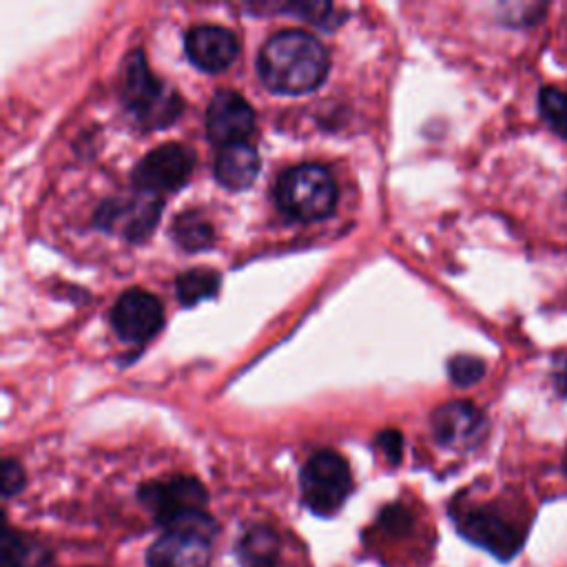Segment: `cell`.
Instances as JSON below:
<instances>
[{
  "label": "cell",
  "mask_w": 567,
  "mask_h": 567,
  "mask_svg": "<svg viewBox=\"0 0 567 567\" xmlns=\"http://www.w3.org/2000/svg\"><path fill=\"white\" fill-rule=\"evenodd\" d=\"M257 73L272 93L301 95L326 80L328 53L323 44L306 31H279L261 47Z\"/></svg>",
  "instance_id": "1"
},
{
  "label": "cell",
  "mask_w": 567,
  "mask_h": 567,
  "mask_svg": "<svg viewBox=\"0 0 567 567\" xmlns=\"http://www.w3.org/2000/svg\"><path fill=\"white\" fill-rule=\"evenodd\" d=\"M122 102L144 128L168 126L182 113L179 95L151 73L142 51H133L124 62Z\"/></svg>",
  "instance_id": "2"
},
{
  "label": "cell",
  "mask_w": 567,
  "mask_h": 567,
  "mask_svg": "<svg viewBox=\"0 0 567 567\" xmlns=\"http://www.w3.org/2000/svg\"><path fill=\"white\" fill-rule=\"evenodd\" d=\"M337 184L328 168L319 164H299L284 171L275 184L277 206L297 221H317L337 206Z\"/></svg>",
  "instance_id": "3"
},
{
  "label": "cell",
  "mask_w": 567,
  "mask_h": 567,
  "mask_svg": "<svg viewBox=\"0 0 567 567\" xmlns=\"http://www.w3.org/2000/svg\"><path fill=\"white\" fill-rule=\"evenodd\" d=\"M217 523L208 512H197L164 527L146 549L148 567H208Z\"/></svg>",
  "instance_id": "4"
},
{
  "label": "cell",
  "mask_w": 567,
  "mask_h": 567,
  "mask_svg": "<svg viewBox=\"0 0 567 567\" xmlns=\"http://www.w3.org/2000/svg\"><path fill=\"white\" fill-rule=\"evenodd\" d=\"M301 501L317 516H334L352 494V474L346 458L332 450L312 454L299 476Z\"/></svg>",
  "instance_id": "5"
},
{
  "label": "cell",
  "mask_w": 567,
  "mask_h": 567,
  "mask_svg": "<svg viewBox=\"0 0 567 567\" xmlns=\"http://www.w3.org/2000/svg\"><path fill=\"white\" fill-rule=\"evenodd\" d=\"M137 496L153 514L155 523L168 527L171 523L197 512H206L208 492L195 476H171L164 481H148L140 485Z\"/></svg>",
  "instance_id": "6"
},
{
  "label": "cell",
  "mask_w": 567,
  "mask_h": 567,
  "mask_svg": "<svg viewBox=\"0 0 567 567\" xmlns=\"http://www.w3.org/2000/svg\"><path fill=\"white\" fill-rule=\"evenodd\" d=\"M159 213L162 197L137 188V193L106 199L95 213V224L128 241H142L155 228Z\"/></svg>",
  "instance_id": "7"
},
{
  "label": "cell",
  "mask_w": 567,
  "mask_h": 567,
  "mask_svg": "<svg viewBox=\"0 0 567 567\" xmlns=\"http://www.w3.org/2000/svg\"><path fill=\"white\" fill-rule=\"evenodd\" d=\"M195 166V153L177 142L162 144L146 153L133 171V182L140 190L155 195L182 188Z\"/></svg>",
  "instance_id": "8"
},
{
  "label": "cell",
  "mask_w": 567,
  "mask_h": 567,
  "mask_svg": "<svg viewBox=\"0 0 567 567\" xmlns=\"http://www.w3.org/2000/svg\"><path fill=\"white\" fill-rule=\"evenodd\" d=\"M456 529L465 540L478 545L498 560L514 558L523 545L520 529L487 507L467 509L456 516Z\"/></svg>",
  "instance_id": "9"
},
{
  "label": "cell",
  "mask_w": 567,
  "mask_h": 567,
  "mask_svg": "<svg viewBox=\"0 0 567 567\" xmlns=\"http://www.w3.org/2000/svg\"><path fill=\"white\" fill-rule=\"evenodd\" d=\"M164 323L162 301L142 288H131L111 308V326L128 343L148 341Z\"/></svg>",
  "instance_id": "10"
},
{
  "label": "cell",
  "mask_w": 567,
  "mask_h": 567,
  "mask_svg": "<svg viewBox=\"0 0 567 567\" xmlns=\"http://www.w3.org/2000/svg\"><path fill=\"white\" fill-rule=\"evenodd\" d=\"M483 412L470 401H450L432 414V432L439 445L450 450H470L485 436Z\"/></svg>",
  "instance_id": "11"
},
{
  "label": "cell",
  "mask_w": 567,
  "mask_h": 567,
  "mask_svg": "<svg viewBox=\"0 0 567 567\" xmlns=\"http://www.w3.org/2000/svg\"><path fill=\"white\" fill-rule=\"evenodd\" d=\"M255 128L252 106L235 91H219L206 111V133L210 142L224 146L241 144Z\"/></svg>",
  "instance_id": "12"
},
{
  "label": "cell",
  "mask_w": 567,
  "mask_h": 567,
  "mask_svg": "<svg viewBox=\"0 0 567 567\" xmlns=\"http://www.w3.org/2000/svg\"><path fill=\"white\" fill-rule=\"evenodd\" d=\"M188 60L202 71H221L226 69L239 51L237 35L219 24H197L186 33L184 40Z\"/></svg>",
  "instance_id": "13"
},
{
  "label": "cell",
  "mask_w": 567,
  "mask_h": 567,
  "mask_svg": "<svg viewBox=\"0 0 567 567\" xmlns=\"http://www.w3.org/2000/svg\"><path fill=\"white\" fill-rule=\"evenodd\" d=\"M259 173V155L248 142L224 146L215 159V177L230 190L248 188Z\"/></svg>",
  "instance_id": "14"
},
{
  "label": "cell",
  "mask_w": 567,
  "mask_h": 567,
  "mask_svg": "<svg viewBox=\"0 0 567 567\" xmlns=\"http://www.w3.org/2000/svg\"><path fill=\"white\" fill-rule=\"evenodd\" d=\"M239 567H281V538L268 525H250L235 545Z\"/></svg>",
  "instance_id": "15"
},
{
  "label": "cell",
  "mask_w": 567,
  "mask_h": 567,
  "mask_svg": "<svg viewBox=\"0 0 567 567\" xmlns=\"http://www.w3.org/2000/svg\"><path fill=\"white\" fill-rule=\"evenodd\" d=\"M53 554L20 532L2 529L0 567H51Z\"/></svg>",
  "instance_id": "16"
},
{
  "label": "cell",
  "mask_w": 567,
  "mask_h": 567,
  "mask_svg": "<svg viewBox=\"0 0 567 567\" xmlns=\"http://www.w3.org/2000/svg\"><path fill=\"white\" fill-rule=\"evenodd\" d=\"M171 235L175 239V244L188 252L195 250H206L213 241H215V233L213 226L195 210H186L182 213L173 226H171Z\"/></svg>",
  "instance_id": "17"
},
{
  "label": "cell",
  "mask_w": 567,
  "mask_h": 567,
  "mask_svg": "<svg viewBox=\"0 0 567 567\" xmlns=\"http://www.w3.org/2000/svg\"><path fill=\"white\" fill-rule=\"evenodd\" d=\"M219 288V275L208 268L186 270L175 279V295L182 306H193L202 299H208Z\"/></svg>",
  "instance_id": "18"
},
{
  "label": "cell",
  "mask_w": 567,
  "mask_h": 567,
  "mask_svg": "<svg viewBox=\"0 0 567 567\" xmlns=\"http://www.w3.org/2000/svg\"><path fill=\"white\" fill-rule=\"evenodd\" d=\"M538 111L547 126L567 140V93L554 86H545L538 93Z\"/></svg>",
  "instance_id": "19"
},
{
  "label": "cell",
  "mask_w": 567,
  "mask_h": 567,
  "mask_svg": "<svg viewBox=\"0 0 567 567\" xmlns=\"http://www.w3.org/2000/svg\"><path fill=\"white\" fill-rule=\"evenodd\" d=\"M447 372L456 385L467 388L483 379L485 363H483V359H478L474 354H456L447 361Z\"/></svg>",
  "instance_id": "20"
},
{
  "label": "cell",
  "mask_w": 567,
  "mask_h": 567,
  "mask_svg": "<svg viewBox=\"0 0 567 567\" xmlns=\"http://www.w3.org/2000/svg\"><path fill=\"white\" fill-rule=\"evenodd\" d=\"M24 483H27V476H24L22 465H20L16 458H4V461H2V470H0L2 496H4V498L16 496L18 492H22Z\"/></svg>",
  "instance_id": "21"
},
{
  "label": "cell",
  "mask_w": 567,
  "mask_h": 567,
  "mask_svg": "<svg viewBox=\"0 0 567 567\" xmlns=\"http://www.w3.org/2000/svg\"><path fill=\"white\" fill-rule=\"evenodd\" d=\"M412 523V516L408 509H403L401 505H390L381 512L379 516V525L385 529V532H392V534H401L410 527Z\"/></svg>",
  "instance_id": "22"
},
{
  "label": "cell",
  "mask_w": 567,
  "mask_h": 567,
  "mask_svg": "<svg viewBox=\"0 0 567 567\" xmlns=\"http://www.w3.org/2000/svg\"><path fill=\"white\" fill-rule=\"evenodd\" d=\"M377 445L381 447V452L385 454V458L390 463H399L401 461V452H403V441H401V434L396 430H385L379 434L377 439Z\"/></svg>",
  "instance_id": "23"
},
{
  "label": "cell",
  "mask_w": 567,
  "mask_h": 567,
  "mask_svg": "<svg viewBox=\"0 0 567 567\" xmlns=\"http://www.w3.org/2000/svg\"><path fill=\"white\" fill-rule=\"evenodd\" d=\"M556 392L567 399V361L556 372Z\"/></svg>",
  "instance_id": "24"
},
{
  "label": "cell",
  "mask_w": 567,
  "mask_h": 567,
  "mask_svg": "<svg viewBox=\"0 0 567 567\" xmlns=\"http://www.w3.org/2000/svg\"><path fill=\"white\" fill-rule=\"evenodd\" d=\"M565 472H567V452H565Z\"/></svg>",
  "instance_id": "25"
}]
</instances>
